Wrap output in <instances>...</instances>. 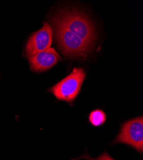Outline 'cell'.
<instances>
[{
	"mask_svg": "<svg viewBox=\"0 0 143 160\" xmlns=\"http://www.w3.org/2000/svg\"><path fill=\"white\" fill-rule=\"evenodd\" d=\"M51 21L63 26L93 47L96 33L91 21L84 13L76 10H63L52 18Z\"/></svg>",
	"mask_w": 143,
	"mask_h": 160,
	"instance_id": "6da1fadb",
	"label": "cell"
},
{
	"mask_svg": "<svg viewBox=\"0 0 143 160\" xmlns=\"http://www.w3.org/2000/svg\"><path fill=\"white\" fill-rule=\"evenodd\" d=\"M85 78L84 69L74 68L67 77L51 88L49 91L60 101L72 102L79 95Z\"/></svg>",
	"mask_w": 143,
	"mask_h": 160,
	"instance_id": "7a4b0ae2",
	"label": "cell"
},
{
	"mask_svg": "<svg viewBox=\"0 0 143 160\" xmlns=\"http://www.w3.org/2000/svg\"><path fill=\"white\" fill-rule=\"evenodd\" d=\"M54 25L55 29L56 40L64 55L83 58L87 57L92 49V46L63 26L57 24H54Z\"/></svg>",
	"mask_w": 143,
	"mask_h": 160,
	"instance_id": "3957f363",
	"label": "cell"
},
{
	"mask_svg": "<svg viewBox=\"0 0 143 160\" xmlns=\"http://www.w3.org/2000/svg\"><path fill=\"white\" fill-rule=\"evenodd\" d=\"M113 143L130 145L140 152L143 151V117L140 116L124 123Z\"/></svg>",
	"mask_w": 143,
	"mask_h": 160,
	"instance_id": "277c9868",
	"label": "cell"
},
{
	"mask_svg": "<svg viewBox=\"0 0 143 160\" xmlns=\"http://www.w3.org/2000/svg\"><path fill=\"white\" fill-rule=\"evenodd\" d=\"M53 30L50 25L45 22L43 28L34 32L27 42L25 55L28 57L50 48L52 43Z\"/></svg>",
	"mask_w": 143,
	"mask_h": 160,
	"instance_id": "5b68a950",
	"label": "cell"
},
{
	"mask_svg": "<svg viewBox=\"0 0 143 160\" xmlns=\"http://www.w3.org/2000/svg\"><path fill=\"white\" fill-rule=\"evenodd\" d=\"M60 60L57 51L51 48L28 57L31 70L37 72H41L51 69Z\"/></svg>",
	"mask_w": 143,
	"mask_h": 160,
	"instance_id": "8992f818",
	"label": "cell"
},
{
	"mask_svg": "<svg viewBox=\"0 0 143 160\" xmlns=\"http://www.w3.org/2000/svg\"><path fill=\"white\" fill-rule=\"evenodd\" d=\"M107 119L106 114L103 111L97 109L90 112L89 116V122L93 126L98 127L105 122Z\"/></svg>",
	"mask_w": 143,
	"mask_h": 160,
	"instance_id": "52a82bcc",
	"label": "cell"
},
{
	"mask_svg": "<svg viewBox=\"0 0 143 160\" xmlns=\"http://www.w3.org/2000/svg\"><path fill=\"white\" fill-rule=\"evenodd\" d=\"M89 159H90V160H115V159H114L112 158H111V157H110L107 153H106V152L102 154L100 157H98V158H96V159H90V158H89Z\"/></svg>",
	"mask_w": 143,
	"mask_h": 160,
	"instance_id": "ba28073f",
	"label": "cell"
}]
</instances>
